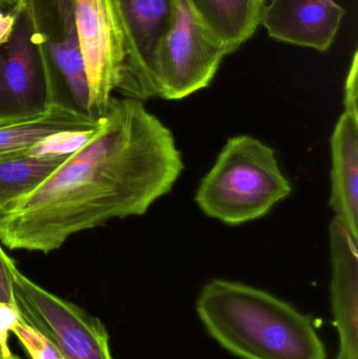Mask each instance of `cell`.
I'll list each match as a JSON object with an SVG mask.
<instances>
[{
    "instance_id": "cell-1",
    "label": "cell",
    "mask_w": 358,
    "mask_h": 359,
    "mask_svg": "<svg viewBox=\"0 0 358 359\" xmlns=\"http://www.w3.org/2000/svg\"><path fill=\"white\" fill-rule=\"evenodd\" d=\"M183 168L172 132L142 101L113 97L99 128L39 187L0 211V244L48 255L80 232L145 215Z\"/></svg>"
},
{
    "instance_id": "cell-2",
    "label": "cell",
    "mask_w": 358,
    "mask_h": 359,
    "mask_svg": "<svg viewBox=\"0 0 358 359\" xmlns=\"http://www.w3.org/2000/svg\"><path fill=\"white\" fill-rule=\"evenodd\" d=\"M197 312L206 330L242 359H326L308 316L275 295L226 280L208 283Z\"/></svg>"
},
{
    "instance_id": "cell-3",
    "label": "cell",
    "mask_w": 358,
    "mask_h": 359,
    "mask_svg": "<svg viewBox=\"0 0 358 359\" xmlns=\"http://www.w3.org/2000/svg\"><path fill=\"white\" fill-rule=\"evenodd\" d=\"M291 190L275 151L254 137L237 136L202 179L195 202L207 217L235 226L264 217Z\"/></svg>"
},
{
    "instance_id": "cell-4",
    "label": "cell",
    "mask_w": 358,
    "mask_h": 359,
    "mask_svg": "<svg viewBox=\"0 0 358 359\" xmlns=\"http://www.w3.org/2000/svg\"><path fill=\"white\" fill-rule=\"evenodd\" d=\"M21 1L29 12L43 59L50 107H62L92 118L90 90L76 29L74 0Z\"/></svg>"
},
{
    "instance_id": "cell-5",
    "label": "cell",
    "mask_w": 358,
    "mask_h": 359,
    "mask_svg": "<svg viewBox=\"0 0 358 359\" xmlns=\"http://www.w3.org/2000/svg\"><path fill=\"white\" fill-rule=\"evenodd\" d=\"M227 55L188 0H176L172 29L158 54L155 97L179 100L207 88Z\"/></svg>"
},
{
    "instance_id": "cell-6",
    "label": "cell",
    "mask_w": 358,
    "mask_h": 359,
    "mask_svg": "<svg viewBox=\"0 0 358 359\" xmlns=\"http://www.w3.org/2000/svg\"><path fill=\"white\" fill-rule=\"evenodd\" d=\"M13 293L21 316L56 345L64 359H113L103 323L13 270Z\"/></svg>"
},
{
    "instance_id": "cell-7",
    "label": "cell",
    "mask_w": 358,
    "mask_h": 359,
    "mask_svg": "<svg viewBox=\"0 0 358 359\" xmlns=\"http://www.w3.org/2000/svg\"><path fill=\"white\" fill-rule=\"evenodd\" d=\"M123 36L125 63L117 92L139 101L155 98L158 54L172 29L176 0H109Z\"/></svg>"
},
{
    "instance_id": "cell-8",
    "label": "cell",
    "mask_w": 358,
    "mask_h": 359,
    "mask_svg": "<svg viewBox=\"0 0 358 359\" xmlns=\"http://www.w3.org/2000/svg\"><path fill=\"white\" fill-rule=\"evenodd\" d=\"M14 11L12 37L0 46V126L33 119L50 107L43 59L23 2Z\"/></svg>"
},
{
    "instance_id": "cell-9",
    "label": "cell",
    "mask_w": 358,
    "mask_h": 359,
    "mask_svg": "<svg viewBox=\"0 0 358 359\" xmlns=\"http://www.w3.org/2000/svg\"><path fill=\"white\" fill-rule=\"evenodd\" d=\"M74 11L90 115L100 120L121 82L125 63L123 36L109 0H74Z\"/></svg>"
},
{
    "instance_id": "cell-10",
    "label": "cell",
    "mask_w": 358,
    "mask_h": 359,
    "mask_svg": "<svg viewBox=\"0 0 358 359\" xmlns=\"http://www.w3.org/2000/svg\"><path fill=\"white\" fill-rule=\"evenodd\" d=\"M346 10L336 0H271L261 25L277 41L327 52Z\"/></svg>"
},
{
    "instance_id": "cell-11",
    "label": "cell",
    "mask_w": 358,
    "mask_h": 359,
    "mask_svg": "<svg viewBox=\"0 0 358 359\" xmlns=\"http://www.w3.org/2000/svg\"><path fill=\"white\" fill-rule=\"evenodd\" d=\"M329 236L332 309L340 350L357 359L358 238L338 217L330 224Z\"/></svg>"
},
{
    "instance_id": "cell-12",
    "label": "cell",
    "mask_w": 358,
    "mask_h": 359,
    "mask_svg": "<svg viewBox=\"0 0 358 359\" xmlns=\"http://www.w3.org/2000/svg\"><path fill=\"white\" fill-rule=\"evenodd\" d=\"M330 206L358 238V116L345 111L331 138Z\"/></svg>"
},
{
    "instance_id": "cell-13",
    "label": "cell",
    "mask_w": 358,
    "mask_h": 359,
    "mask_svg": "<svg viewBox=\"0 0 358 359\" xmlns=\"http://www.w3.org/2000/svg\"><path fill=\"white\" fill-rule=\"evenodd\" d=\"M99 126L100 120L50 107L33 119L0 126V157L25 153L62 137L85 136Z\"/></svg>"
},
{
    "instance_id": "cell-14",
    "label": "cell",
    "mask_w": 358,
    "mask_h": 359,
    "mask_svg": "<svg viewBox=\"0 0 358 359\" xmlns=\"http://www.w3.org/2000/svg\"><path fill=\"white\" fill-rule=\"evenodd\" d=\"M52 142L0 157V211L39 187L73 151L71 147H50Z\"/></svg>"
},
{
    "instance_id": "cell-15",
    "label": "cell",
    "mask_w": 358,
    "mask_h": 359,
    "mask_svg": "<svg viewBox=\"0 0 358 359\" xmlns=\"http://www.w3.org/2000/svg\"><path fill=\"white\" fill-rule=\"evenodd\" d=\"M206 29L229 54L252 37L261 25L266 0H188Z\"/></svg>"
},
{
    "instance_id": "cell-16",
    "label": "cell",
    "mask_w": 358,
    "mask_h": 359,
    "mask_svg": "<svg viewBox=\"0 0 358 359\" xmlns=\"http://www.w3.org/2000/svg\"><path fill=\"white\" fill-rule=\"evenodd\" d=\"M11 333L20 341L31 359H64L56 345L41 331L29 324L20 312Z\"/></svg>"
},
{
    "instance_id": "cell-17",
    "label": "cell",
    "mask_w": 358,
    "mask_h": 359,
    "mask_svg": "<svg viewBox=\"0 0 358 359\" xmlns=\"http://www.w3.org/2000/svg\"><path fill=\"white\" fill-rule=\"evenodd\" d=\"M15 267L16 264L4 252L0 244V304L16 307L13 293V270Z\"/></svg>"
},
{
    "instance_id": "cell-18",
    "label": "cell",
    "mask_w": 358,
    "mask_h": 359,
    "mask_svg": "<svg viewBox=\"0 0 358 359\" xmlns=\"http://www.w3.org/2000/svg\"><path fill=\"white\" fill-rule=\"evenodd\" d=\"M358 53L355 50L345 86V111L358 116Z\"/></svg>"
},
{
    "instance_id": "cell-19",
    "label": "cell",
    "mask_w": 358,
    "mask_h": 359,
    "mask_svg": "<svg viewBox=\"0 0 358 359\" xmlns=\"http://www.w3.org/2000/svg\"><path fill=\"white\" fill-rule=\"evenodd\" d=\"M18 316V309L14 306L0 304V356H8L12 354L8 347V337Z\"/></svg>"
},
{
    "instance_id": "cell-20",
    "label": "cell",
    "mask_w": 358,
    "mask_h": 359,
    "mask_svg": "<svg viewBox=\"0 0 358 359\" xmlns=\"http://www.w3.org/2000/svg\"><path fill=\"white\" fill-rule=\"evenodd\" d=\"M14 11L12 12H4L0 10V46H4L12 37L15 27Z\"/></svg>"
},
{
    "instance_id": "cell-21",
    "label": "cell",
    "mask_w": 358,
    "mask_h": 359,
    "mask_svg": "<svg viewBox=\"0 0 358 359\" xmlns=\"http://www.w3.org/2000/svg\"><path fill=\"white\" fill-rule=\"evenodd\" d=\"M20 0H0V10L4 12H12L16 8Z\"/></svg>"
},
{
    "instance_id": "cell-22",
    "label": "cell",
    "mask_w": 358,
    "mask_h": 359,
    "mask_svg": "<svg viewBox=\"0 0 358 359\" xmlns=\"http://www.w3.org/2000/svg\"><path fill=\"white\" fill-rule=\"evenodd\" d=\"M336 359H353L346 353V352L343 351V350H340L338 351V356H336Z\"/></svg>"
},
{
    "instance_id": "cell-23",
    "label": "cell",
    "mask_w": 358,
    "mask_h": 359,
    "mask_svg": "<svg viewBox=\"0 0 358 359\" xmlns=\"http://www.w3.org/2000/svg\"><path fill=\"white\" fill-rule=\"evenodd\" d=\"M0 359H20L18 356L14 355V354H11L8 356H0Z\"/></svg>"
}]
</instances>
